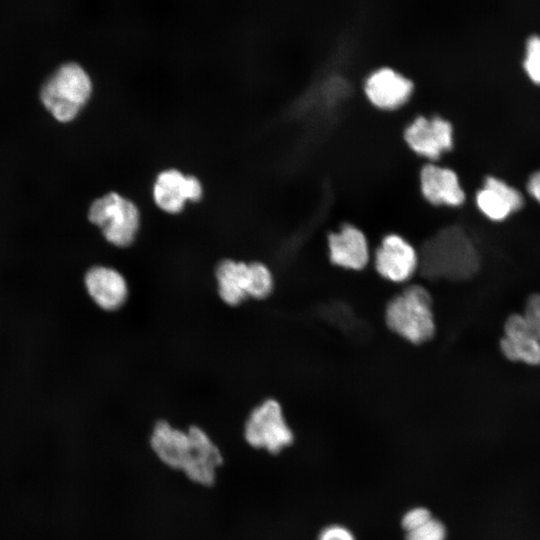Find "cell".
<instances>
[{
	"mask_svg": "<svg viewBox=\"0 0 540 540\" xmlns=\"http://www.w3.org/2000/svg\"><path fill=\"white\" fill-rule=\"evenodd\" d=\"M149 445L161 463L182 472L191 482L211 487L217 481L223 455L203 428L191 425L179 429L166 420H159L151 430Z\"/></svg>",
	"mask_w": 540,
	"mask_h": 540,
	"instance_id": "6da1fadb",
	"label": "cell"
},
{
	"mask_svg": "<svg viewBox=\"0 0 540 540\" xmlns=\"http://www.w3.org/2000/svg\"><path fill=\"white\" fill-rule=\"evenodd\" d=\"M478 251L458 226H448L429 238L421 248V272L432 279L464 280L479 269Z\"/></svg>",
	"mask_w": 540,
	"mask_h": 540,
	"instance_id": "7a4b0ae2",
	"label": "cell"
},
{
	"mask_svg": "<svg viewBox=\"0 0 540 540\" xmlns=\"http://www.w3.org/2000/svg\"><path fill=\"white\" fill-rule=\"evenodd\" d=\"M385 318L388 327L409 342L419 344L435 332L432 300L420 285L407 287L387 305Z\"/></svg>",
	"mask_w": 540,
	"mask_h": 540,
	"instance_id": "3957f363",
	"label": "cell"
},
{
	"mask_svg": "<svg viewBox=\"0 0 540 540\" xmlns=\"http://www.w3.org/2000/svg\"><path fill=\"white\" fill-rule=\"evenodd\" d=\"M92 84L86 71L76 63L62 65L41 90L45 107L59 121L72 120L90 97Z\"/></svg>",
	"mask_w": 540,
	"mask_h": 540,
	"instance_id": "277c9868",
	"label": "cell"
},
{
	"mask_svg": "<svg viewBox=\"0 0 540 540\" xmlns=\"http://www.w3.org/2000/svg\"><path fill=\"white\" fill-rule=\"evenodd\" d=\"M88 218L101 229L104 238L117 247L129 246L140 226L136 205L115 192L96 199L89 208Z\"/></svg>",
	"mask_w": 540,
	"mask_h": 540,
	"instance_id": "5b68a950",
	"label": "cell"
},
{
	"mask_svg": "<svg viewBox=\"0 0 540 540\" xmlns=\"http://www.w3.org/2000/svg\"><path fill=\"white\" fill-rule=\"evenodd\" d=\"M244 438L250 446L273 454L292 443L293 433L276 400L267 399L251 411L244 425Z\"/></svg>",
	"mask_w": 540,
	"mask_h": 540,
	"instance_id": "8992f818",
	"label": "cell"
},
{
	"mask_svg": "<svg viewBox=\"0 0 540 540\" xmlns=\"http://www.w3.org/2000/svg\"><path fill=\"white\" fill-rule=\"evenodd\" d=\"M404 138L417 153L437 159L453 146V126L440 117H416L404 131Z\"/></svg>",
	"mask_w": 540,
	"mask_h": 540,
	"instance_id": "52a82bcc",
	"label": "cell"
},
{
	"mask_svg": "<svg viewBox=\"0 0 540 540\" xmlns=\"http://www.w3.org/2000/svg\"><path fill=\"white\" fill-rule=\"evenodd\" d=\"M419 266L415 248L397 234L385 236L375 252V268L385 279L392 282L408 280Z\"/></svg>",
	"mask_w": 540,
	"mask_h": 540,
	"instance_id": "ba28073f",
	"label": "cell"
},
{
	"mask_svg": "<svg viewBox=\"0 0 540 540\" xmlns=\"http://www.w3.org/2000/svg\"><path fill=\"white\" fill-rule=\"evenodd\" d=\"M201 195L202 187L197 178L184 176L175 169L159 174L153 189L155 203L168 213L180 212L187 200L197 201Z\"/></svg>",
	"mask_w": 540,
	"mask_h": 540,
	"instance_id": "9c48e42d",
	"label": "cell"
},
{
	"mask_svg": "<svg viewBox=\"0 0 540 540\" xmlns=\"http://www.w3.org/2000/svg\"><path fill=\"white\" fill-rule=\"evenodd\" d=\"M478 209L490 220L502 221L524 205L521 192L504 180L487 176L476 193Z\"/></svg>",
	"mask_w": 540,
	"mask_h": 540,
	"instance_id": "30bf717a",
	"label": "cell"
},
{
	"mask_svg": "<svg viewBox=\"0 0 540 540\" xmlns=\"http://www.w3.org/2000/svg\"><path fill=\"white\" fill-rule=\"evenodd\" d=\"M84 283L91 299L106 311L119 309L128 297L124 276L108 266L91 267L85 274Z\"/></svg>",
	"mask_w": 540,
	"mask_h": 540,
	"instance_id": "8fae6325",
	"label": "cell"
},
{
	"mask_svg": "<svg viewBox=\"0 0 540 540\" xmlns=\"http://www.w3.org/2000/svg\"><path fill=\"white\" fill-rule=\"evenodd\" d=\"M328 249L332 263L345 269L360 270L369 261L367 239L360 229L351 224L329 234Z\"/></svg>",
	"mask_w": 540,
	"mask_h": 540,
	"instance_id": "7c38bea8",
	"label": "cell"
},
{
	"mask_svg": "<svg viewBox=\"0 0 540 540\" xmlns=\"http://www.w3.org/2000/svg\"><path fill=\"white\" fill-rule=\"evenodd\" d=\"M421 190L434 205L459 206L465 201V193L458 175L450 168L425 164L420 172Z\"/></svg>",
	"mask_w": 540,
	"mask_h": 540,
	"instance_id": "4fadbf2b",
	"label": "cell"
},
{
	"mask_svg": "<svg viewBox=\"0 0 540 540\" xmlns=\"http://www.w3.org/2000/svg\"><path fill=\"white\" fill-rule=\"evenodd\" d=\"M364 88L373 104L381 108H394L407 100L413 83L394 69L382 67L370 74Z\"/></svg>",
	"mask_w": 540,
	"mask_h": 540,
	"instance_id": "5bb4252c",
	"label": "cell"
},
{
	"mask_svg": "<svg viewBox=\"0 0 540 540\" xmlns=\"http://www.w3.org/2000/svg\"><path fill=\"white\" fill-rule=\"evenodd\" d=\"M500 348L509 360L522 361L529 365L540 364V342L532 334L521 314H512L507 318Z\"/></svg>",
	"mask_w": 540,
	"mask_h": 540,
	"instance_id": "9a60e30c",
	"label": "cell"
},
{
	"mask_svg": "<svg viewBox=\"0 0 540 540\" xmlns=\"http://www.w3.org/2000/svg\"><path fill=\"white\" fill-rule=\"evenodd\" d=\"M215 276L220 298L228 305H238L249 297V264L224 259L216 267Z\"/></svg>",
	"mask_w": 540,
	"mask_h": 540,
	"instance_id": "2e32d148",
	"label": "cell"
},
{
	"mask_svg": "<svg viewBox=\"0 0 540 540\" xmlns=\"http://www.w3.org/2000/svg\"><path fill=\"white\" fill-rule=\"evenodd\" d=\"M273 289V277L269 268L260 262L249 263V297L262 299Z\"/></svg>",
	"mask_w": 540,
	"mask_h": 540,
	"instance_id": "e0dca14e",
	"label": "cell"
},
{
	"mask_svg": "<svg viewBox=\"0 0 540 540\" xmlns=\"http://www.w3.org/2000/svg\"><path fill=\"white\" fill-rule=\"evenodd\" d=\"M523 68L528 78L540 85V36L531 35L525 44Z\"/></svg>",
	"mask_w": 540,
	"mask_h": 540,
	"instance_id": "ac0fdd59",
	"label": "cell"
},
{
	"mask_svg": "<svg viewBox=\"0 0 540 540\" xmlns=\"http://www.w3.org/2000/svg\"><path fill=\"white\" fill-rule=\"evenodd\" d=\"M446 528L438 519L431 518L423 525L406 532L405 540H445Z\"/></svg>",
	"mask_w": 540,
	"mask_h": 540,
	"instance_id": "d6986e66",
	"label": "cell"
},
{
	"mask_svg": "<svg viewBox=\"0 0 540 540\" xmlns=\"http://www.w3.org/2000/svg\"><path fill=\"white\" fill-rule=\"evenodd\" d=\"M523 316L530 331L540 342V294L529 296Z\"/></svg>",
	"mask_w": 540,
	"mask_h": 540,
	"instance_id": "ffe728a7",
	"label": "cell"
},
{
	"mask_svg": "<svg viewBox=\"0 0 540 540\" xmlns=\"http://www.w3.org/2000/svg\"><path fill=\"white\" fill-rule=\"evenodd\" d=\"M432 518L431 512L423 507L413 508L405 513L402 518L401 524L406 532H409Z\"/></svg>",
	"mask_w": 540,
	"mask_h": 540,
	"instance_id": "44dd1931",
	"label": "cell"
},
{
	"mask_svg": "<svg viewBox=\"0 0 540 540\" xmlns=\"http://www.w3.org/2000/svg\"><path fill=\"white\" fill-rule=\"evenodd\" d=\"M318 540H355V537L346 527L331 525L321 531Z\"/></svg>",
	"mask_w": 540,
	"mask_h": 540,
	"instance_id": "7402d4cb",
	"label": "cell"
},
{
	"mask_svg": "<svg viewBox=\"0 0 540 540\" xmlns=\"http://www.w3.org/2000/svg\"><path fill=\"white\" fill-rule=\"evenodd\" d=\"M527 191L540 204V169L529 176Z\"/></svg>",
	"mask_w": 540,
	"mask_h": 540,
	"instance_id": "603a6c76",
	"label": "cell"
}]
</instances>
